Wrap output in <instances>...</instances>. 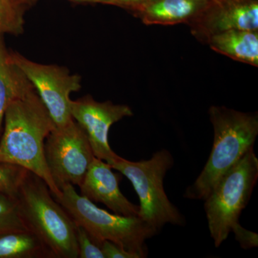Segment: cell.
<instances>
[{"mask_svg":"<svg viewBox=\"0 0 258 258\" xmlns=\"http://www.w3.org/2000/svg\"><path fill=\"white\" fill-rule=\"evenodd\" d=\"M4 123L0 163L25 168L46 183L54 198L60 196L61 191L52 179L45 156V139L55 125L35 88L10 103Z\"/></svg>","mask_w":258,"mask_h":258,"instance_id":"obj_1","label":"cell"},{"mask_svg":"<svg viewBox=\"0 0 258 258\" xmlns=\"http://www.w3.org/2000/svg\"><path fill=\"white\" fill-rule=\"evenodd\" d=\"M209 115L214 128L211 154L196 181L184 193L189 200H205L219 179L254 147L258 114L212 106Z\"/></svg>","mask_w":258,"mask_h":258,"instance_id":"obj_2","label":"cell"},{"mask_svg":"<svg viewBox=\"0 0 258 258\" xmlns=\"http://www.w3.org/2000/svg\"><path fill=\"white\" fill-rule=\"evenodd\" d=\"M16 200L25 225L50 257L79 258L76 222L41 178L28 171Z\"/></svg>","mask_w":258,"mask_h":258,"instance_id":"obj_3","label":"cell"},{"mask_svg":"<svg viewBox=\"0 0 258 258\" xmlns=\"http://www.w3.org/2000/svg\"><path fill=\"white\" fill-rule=\"evenodd\" d=\"M60 191V196L54 198L56 201L96 244L110 241L141 258L147 257L146 240L159 232L152 225L139 216H123L98 208L78 193L74 185H64Z\"/></svg>","mask_w":258,"mask_h":258,"instance_id":"obj_4","label":"cell"},{"mask_svg":"<svg viewBox=\"0 0 258 258\" xmlns=\"http://www.w3.org/2000/svg\"><path fill=\"white\" fill-rule=\"evenodd\" d=\"M174 162L171 153L162 149L148 160L132 161L120 157L111 165L128 178L137 191L140 202L139 217L158 231L166 224L185 225L184 217L164 191V177Z\"/></svg>","mask_w":258,"mask_h":258,"instance_id":"obj_5","label":"cell"},{"mask_svg":"<svg viewBox=\"0 0 258 258\" xmlns=\"http://www.w3.org/2000/svg\"><path fill=\"white\" fill-rule=\"evenodd\" d=\"M258 179V159L253 148L225 173L205 201L210 236L216 247L227 240L250 200Z\"/></svg>","mask_w":258,"mask_h":258,"instance_id":"obj_6","label":"cell"},{"mask_svg":"<svg viewBox=\"0 0 258 258\" xmlns=\"http://www.w3.org/2000/svg\"><path fill=\"white\" fill-rule=\"evenodd\" d=\"M45 156L54 183L79 186L95 158L86 132L74 120L56 127L45 139Z\"/></svg>","mask_w":258,"mask_h":258,"instance_id":"obj_7","label":"cell"},{"mask_svg":"<svg viewBox=\"0 0 258 258\" xmlns=\"http://www.w3.org/2000/svg\"><path fill=\"white\" fill-rule=\"evenodd\" d=\"M11 55L32 83L55 126H64L74 120L70 111V95L81 89V76L71 74L64 67L37 63L17 52Z\"/></svg>","mask_w":258,"mask_h":258,"instance_id":"obj_8","label":"cell"},{"mask_svg":"<svg viewBox=\"0 0 258 258\" xmlns=\"http://www.w3.org/2000/svg\"><path fill=\"white\" fill-rule=\"evenodd\" d=\"M70 111L75 121L86 132L95 157L111 166L120 157L108 144L109 129L124 117L132 116V108L111 101L98 102L87 96L77 101L71 100Z\"/></svg>","mask_w":258,"mask_h":258,"instance_id":"obj_9","label":"cell"},{"mask_svg":"<svg viewBox=\"0 0 258 258\" xmlns=\"http://www.w3.org/2000/svg\"><path fill=\"white\" fill-rule=\"evenodd\" d=\"M187 25L194 36L205 43L212 35L227 30L258 31V0H224L212 4Z\"/></svg>","mask_w":258,"mask_h":258,"instance_id":"obj_10","label":"cell"},{"mask_svg":"<svg viewBox=\"0 0 258 258\" xmlns=\"http://www.w3.org/2000/svg\"><path fill=\"white\" fill-rule=\"evenodd\" d=\"M106 161L95 157L80 184V195L93 203L106 205L113 213L139 216V206L131 203L119 189V176Z\"/></svg>","mask_w":258,"mask_h":258,"instance_id":"obj_11","label":"cell"},{"mask_svg":"<svg viewBox=\"0 0 258 258\" xmlns=\"http://www.w3.org/2000/svg\"><path fill=\"white\" fill-rule=\"evenodd\" d=\"M213 3L210 0H145L133 13L145 25L188 24Z\"/></svg>","mask_w":258,"mask_h":258,"instance_id":"obj_12","label":"cell"},{"mask_svg":"<svg viewBox=\"0 0 258 258\" xmlns=\"http://www.w3.org/2000/svg\"><path fill=\"white\" fill-rule=\"evenodd\" d=\"M32 89L33 86L15 64L3 35H0V137L5 112L10 103Z\"/></svg>","mask_w":258,"mask_h":258,"instance_id":"obj_13","label":"cell"},{"mask_svg":"<svg viewBox=\"0 0 258 258\" xmlns=\"http://www.w3.org/2000/svg\"><path fill=\"white\" fill-rule=\"evenodd\" d=\"M212 50L232 60L258 66V31L230 30L209 37Z\"/></svg>","mask_w":258,"mask_h":258,"instance_id":"obj_14","label":"cell"},{"mask_svg":"<svg viewBox=\"0 0 258 258\" xmlns=\"http://www.w3.org/2000/svg\"><path fill=\"white\" fill-rule=\"evenodd\" d=\"M50 257L41 241L28 230L0 233V258Z\"/></svg>","mask_w":258,"mask_h":258,"instance_id":"obj_15","label":"cell"},{"mask_svg":"<svg viewBox=\"0 0 258 258\" xmlns=\"http://www.w3.org/2000/svg\"><path fill=\"white\" fill-rule=\"evenodd\" d=\"M23 230L28 229L22 217L16 198L0 193V233Z\"/></svg>","mask_w":258,"mask_h":258,"instance_id":"obj_16","label":"cell"},{"mask_svg":"<svg viewBox=\"0 0 258 258\" xmlns=\"http://www.w3.org/2000/svg\"><path fill=\"white\" fill-rule=\"evenodd\" d=\"M28 171L15 164L0 163V193L16 198L20 185Z\"/></svg>","mask_w":258,"mask_h":258,"instance_id":"obj_17","label":"cell"},{"mask_svg":"<svg viewBox=\"0 0 258 258\" xmlns=\"http://www.w3.org/2000/svg\"><path fill=\"white\" fill-rule=\"evenodd\" d=\"M23 26L22 8H9L0 5V35H20L23 31Z\"/></svg>","mask_w":258,"mask_h":258,"instance_id":"obj_18","label":"cell"},{"mask_svg":"<svg viewBox=\"0 0 258 258\" xmlns=\"http://www.w3.org/2000/svg\"><path fill=\"white\" fill-rule=\"evenodd\" d=\"M76 237L80 258H105L101 247L81 226L76 224Z\"/></svg>","mask_w":258,"mask_h":258,"instance_id":"obj_19","label":"cell"},{"mask_svg":"<svg viewBox=\"0 0 258 258\" xmlns=\"http://www.w3.org/2000/svg\"><path fill=\"white\" fill-rule=\"evenodd\" d=\"M235 236L236 240L244 249H249L258 246V235L244 228L239 222L232 227V230Z\"/></svg>","mask_w":258,"mask_h":258,"instance_id":"obj_20","label":"cell"},{"mask_svg":"<svg viewBox=\"0 0 258 258\" xmlns=\"http://www.w3.org/2000/svg\"><path fill=\"white\" fill-rule=\"evenodd\" d=\"M99 246L105 258H141L139 254L128 252L110 241H103Z\"/></svg>","mask_w":258,"mask_h":258,"instance_id":"obj_21","label":"cell"},{"mask_svg":"<svg viewBox=\"0 0 258 258\" xmlns=\"http://www.w3.org/2000/svg\"><path fill=\"white\" fill-rule=\"evenodd\" d=\"M145 0H111L113 5L127 8L134 11L137 7L142 4Z\"/></svg>","mask_w":258,"mask_h":258,"instance_id":"obj_22","label":"cell"},{"mask_svg":"<svg viewBox=\"0 0 258 258\" xmlns=\"http://www.w3.org/2000/svg\"><path fill=\"white\" fill-rule=\"evenodd\" d=\"M35 0H18L19 3L21 5L26 4V3H31ZM71 1L79 2V3H99V4L111 5H113L111 0H71Z\"/></svg>","mask_w":258,"mask_h":258,"instance_id":"obj_23","label":"cell"},{"mask_svg":"<svg viewBox=\"0 0 258 258\" xmlns=\"http://www.w3.org/2000/svg\"><path fill=\"white\" fill-rule=\"evenodd\" d=\"M0 5L9 8H22L23 5L18 3V0H0Z\"/></svg>","mask_w":258,"mask_h":258,"instance_id":"obj_24","label":"cell"},{"mask_svg":"<svg viewBox=\"0 0 258 258\" xmlns=\"http://www.w3.org/2000/svg\"><path fill=\"white\" fill-rule=\"evenodd\" d=\"M211 3H213V4H220V3H222L224 0H210Z\"/></svg>","mask_w":258,"mask_h":258,"instance_id":"obj_25","label":"cell"}]
</instances>
